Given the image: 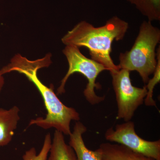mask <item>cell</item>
<instances>
[{
  "instance_id": "obj_1",
  "label": "cell",
  "mask_w": 160,
  "mask_h": 160,
  "mask_svg": "<svg viewBox=\"0 0 160 160\" xmlns=\"http://www.w3.org/2000/svg\"><path fill=\"white\" fill-rule=\"evenodd\" d=\"M51 54L48 53L42 58L32 61L17 54L12 58L9 64L4 67V70L6 73L16 71L26 76L34 84L43 98L47 111L46 116L31 120L29 126L36 125L44 129L54 128L63 134L69 136L72 132L71 121H79V113L72 107L64 105L55 93L53 88L44 85L38 77L39 69L48 67L51 64Z\"/></svg>"
},
{
  "instance_id": "obj_2",
  "label": "cell",
  "mask_w": 160,
  "mask_h": 160,
  "mask_svg": "<svg viewBox=\"0 0 160 160\" xmlns=\"http://www.w3.org/2000/svg\"><path fill=\"white\" fill-rule=\"evenodd\" d=\"M128 28V23L117 16L98 27L82 21L63 37L62 42L66 46L87 48L92 59L102 64L111 73L120 69L110 55L112 43L123 40Z\"/></svg>"
},
{
  "instance_id": "obj_3",
  "label": "cell",
  "mask_w": 160,
  "mask_h": 160,
  "mask_svg": "<svg viewBox=\"0 0 160 160\" xmlns=\"http://www.w3.org/2000/svg\"><path fill=\"white\" fill-rule=\"evenodd\" d=\"M160 41V29L150 21H143L131 49L120 53V69L138 72L144 84H147L157 66L156 48Z\"/></svg>"
},
{
  "instance_id": "obj_4",
  "label": "cell",
  "mask_w": 160,
  "mask_h": 160,
  "mask_svg": "<svg viewBox=\"0 0 160 160\" xmlns=\"http://www.w3.org/2000/svg\"><path fill=\"white\" fill-rule=\"evenodd\" d=\"M69 65V69L57 89V94H62L66 92V82L71 75L75 72L82 74L88 81L83 94L86 100L91 105L99 104L105 100V96H99L96 94L95 89H99L101 86L96 83V79L101 72L105 70L108 71L103 65L96 61L88 58L80 51L76 46H66L63 50Z\"/></svg>"
},
{
  "instance_id": "obj_5",
  "label": "cell",
  "mask_w": 160,
  "mask_h": 160,
  "mask_svg": "<svg viewBox=\"0 0 160 160\" xmlns=\"http://www.w3.org/2000/svg\"><path fill=\"white\" fill-rule=\"evenodd\" d=\"M110 74L117 103L116 119L129 122L138 108L144 103L147 92L146 86L142 88L133 86L130 72L126 69H120Z\"/></svg>"
},
{
  "instance_id": "obj_6",
  "label": "cell",
  "mask_w": 160,
  "mask_h": 160,
  "mask_svg": "<svg viewBox=\"0 0 160 160\" xmlns=\"http://www.w3.org/2000/svg\"><path fill=\"white\" fill-rule=\"evenodd\" d=\"M107 141L128 147L155 160H160V140L147 141L140 137L135 130L134 122H126L118 124L115 129L109 128L105 132Z\"/></svg>"
},
{
  "instance_id": "obj_7",
  "label": "cell",
  "mask_w": 160,
  "mask_h": 160,
  "mask_svg": "<svg viewBox=\"0 0 160 160\" xmlns=\"http://www.w3.org/2000/svg\"><path fill=\"white\" fill-rule=\"evenodd\" d=\"M97 150L102 160H155L121 144L102 143Z\"/></svg>"
},
{
  "instance_id": "obj_8",
  "label": "cell",
  "mask_w": 160,
  "mask_h": 160,
  "mask_svg": "<svg viewBox=\"0 0 160 160\" xmlns=\"http://www.w3.org/2000/svg\"><path fill=\"white\" fill-rule=\"evenodd\" d=\"M87 131L86 126L77 121L75 124L73 131L69 135V145L73 149L78 160H102L99 152L90 150L86 147L82 135Z\"/></svg>"
},
{
  "instance_id": "obj_9",
  "label": "cell",
  "mask_w": 160,
  "mask_h": 160,
  "mask_svg": "<svg viewBox=\"0 0 160 160\" xmlns=\"http://www.w3.org/2000/svg\"><path fill=\"white\" fill-rule=\"evenodd\" d=\"M20 109L14 106L9 109L0 108V146L12 141L20 120Z\"/></svg>"
},
{
  "instance_id": "obj_10",
  "label": "cell",
  "mask_w": 160,
  "mask_h": 160,
  "mask_svg": "<svg viewBox=\"0 0 160 160\" xmlns=\"http://www.w3.org/2000/svg\"><path fill=\"white\" fill-rule=\"evenodd\" d=\"M47 160H78L73 149L66 144L62 132L56 130Z\"/></svg>"
},
{
  "instance_id": "obj_11",
  "label": "cell",
  "mask_w": 160,
  "mask_h": 160,
  "mask_svg": "<svg viewBox=\"0 0 160 160\" xmlns=\"http://www.w3.org/2000/svg\"><path fill=\"white\" fill-rule=\"evenodd\" d=\"M150 22L160 21V0H127Z\"/></svg>"
},
{
  "instance_id": "obj_12",
  "label": "cell",
  "mask_w": 160,
  "mask_h": 160,
  "mask_svg": "<svg viewBox=\"0 0 160 160\" xmlns=\"http://www.w3.org/2000/svg\"><path fill=\"white\" fill-rule=\"evenodd\" d=\"M157 66L154 73V75L152 79H149L146 85L147 90V94L144 103L147 106H155L156 104L155 101L153 100V90L157 84L160 82V49L159 46L158 49L157 50Z\"/></svg>"
},
{
  "instance_id": "obj_13",
  "label": "cell",
  "mask_w": 160,
  "mask_h": 160,
  "mask_svg": "<svg viewBox=\"0 0 160 160\" xmlns=\"http://www.w3.org/2000/svg\"><path fill=\"white\" fill-rule=\"evenodd\" d=\"M52 144L51 137L49 133L46 135L42 149L38 154L34 147L27 150L23 155V160H47Z\"/></svg>"
},
{
  "instance_id": "obj_14",
  "label": "cell",
  "mask_w": 160,
  "mask_h": 160,
  "mask_svg": "<svg viewBox=\"0 0 160 160\" xmlns=\"http://www.w3.org/2000/svg\"><path fill=\"white\" fill-rule=\"evenodd\" d=\"M5 81H4V78L2 75H0V92L2 90L3 86H4Z\"/></svg>"
},
{
  "instance_id": "obj_15",
  "label": "cell",
  "mask_w": 160,
  "mask_h": 160,
  "mask_svg": "<svg viewBox=\"0 0 160 160\" xmlns=\"http://www.w3.org/2000/svg\"><path fill=\"white\" fill-rule=\"evenodd\" d=\"M0 75H2L1 74V70H0Z\"/></svg>"
}]
</instances>
